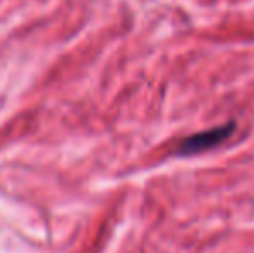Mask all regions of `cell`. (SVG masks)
Returning <instances> with one entry per match:
<instances>
[{
  "mask_svg": "<svg viewBox=\"0 0 254 253\" xmlns=\"http://www.w3.org/2000/svg\"><path fill=\"white\" fill-rule=\"evenodd\" d=\"M234 132H235V122H227L223 125L209 128V130L192 134L178 142L173 151V156H177V158H187V156H195L199 153H206L209 149L220 146L221 142H225Z\"/></svg>",
  "mask_w": 254,
  "mask_h": 253,
  "instance_id": "6da1fadb",
  "label": "cell"
}]
</instances>
